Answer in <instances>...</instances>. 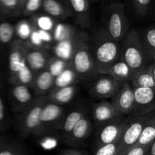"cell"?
Masks as SVG:
<instances>
[{
    "mask_svg": "<svg viewBox=\"0 0 155 155\" xmlns=\"http://www.w3.org/2000/svg\"><path fill=\"white\" fill-rule=\"evenodd\" d=\"M120 59L127 64L133 73H139L149 64L145 54L142 39L135 28H129L120 41Z\"/></svg>",
    "mask_w": 155,
    "mask_h": 155,
    "instance_id": "6da1fadb",
    "label": "cell"
},
{
    "mask_svg": "<svg viewBox=\"0 0 155 155\" xmlns=\"http://www.w3.org/2000/svg\"><path fill=\"white\" fill-rule=\"evenodd\" d=\"M120 42L112 40L104 31L99 34L93 56L95 68L98 74H106L110 67L120 59Z\"/></svg>",
    "mask_w": 155,
    "mask_h": 155,
    "instance_id": "7a4b0ae2",
    "label": "cell"
},
{
    "mask_svg": "<svg viewBox=\"0 0 155 155\" xmlns=\"http://www.w3.org/2000/svg\"><path fill=\"white\" fill-rule=\"evenodd\" d=\"M70 61L76 78L81 81L90 80L98 74L89 46L83 39L77 40L73 46Z\"/></svg>",
    "mask_w": 155,
    "mask_h": 155,
    "instance_id": "3957f363",
    "label": "cell"
},
{
    "mask_svg": "<svg viewBox=\"0 0 155 155\" xmlns=\"http://www.w3.org/2000/svg\"><path fill=\"white\" fill-rule=\"evenodd\" d=\"M104 32L112 40L120 42L130 28L124 5L113 3L104 12Z\"/></svg>",
    "mask_w": 155,
    "mask_h": 155,
    "instance_id": "277c9868",
    "label": "cell"
},
{
    "mask_svg": "<svg viewBox=\"0 0 155 155\" xmlns=\"http://www.w3.org/2000/svg\"><path fill=\"white\" fill-rule=\"evenodd\" d=\"M47 100L46 96L36 97L30 106L18 113L17 126L21 136L27 138L36 135L39 126L41 111Z\"/></svg>",
    "mask_w": 155,
    "mask_h": 155,
    "instance_id": "5b68a950",
    "label": "cell"
},
{
    "mask_svg": "<svg viewBox=\"0 0 155 155\" xmlns=\"http://www.w3.org/2000/svg\"><path fill=\"white\" fill-rule=\"evenodd\" d=\"M154 111L138 116H129L128 122L121 136L118 146L117 155H124L127 150L136 145L142 129Z\"/></svg>",
    "mask_w": 155,
    "mask_h": 155,
    "instance_id": "8992f818",
    "label": "cell"
},
{
    "mask_svg": "<svg viewBox=\"0 0 155 155\" xmlns=\"http://www.w3.org/2000/svg\"><path fill=\"white\" fill-rule=\"evenodd\" d=\"M129 117L123 115L97 126L95 137V147L120 141L124 132Z\"/></svg>",
    "mask_w": 155,
    "mask_h": 155,
    "instance_id": "52a82bcc",
    "label": "cell"
},
{
    "mask_svg": "<svg viewBox=\"0 0 155 155\" xmlns=\"http://www.w3.org/2000/svg\"><path fill=\"white\" fill-rule=\"evenodd\" d=\"M64 117L63 106L47 100L41 111L39 126L35 135H41L54 129L61 130Z\"/></svg>",
    "mask_w": 155,
    "mask_h": 155,
    "instance_id": "ba28073f",
    "label": "cell"
},
{
    "mask_svg": "<svg viewBox=\"0 0 155 155\" xmlns=\"http://www.w3.org/2000/svg\"><path fill=\"white\" fill-rule=\"evenodd\" d=\"M23 44L26 63L34 75L47 68L51 58L48 52L28 41L23 40Z\"/></svg>",
    "mask_w": 155,
    "mask_h": 155,
    "instance_id": "9c48e42d",
    "label": "cell"
},
{
    "mask_svg": "<svg viewBox=\"0 0 155 155\" xmlns=\"http://www.w3.org/2000/svg\"><path fill=\"white\" fill-rule=\"evenodd\" d=\"M123 84L124 83L107 74H101L91 85L89 93L92 97L97 99L113 98Z\"/></svg>",
    "mask_w": 155,
    "mask_h": 155,
    "instance_id": "30bf717a",
    "label": "cell"
},
{
    "mask_svg": "<svg viewBox=\"0 0 155 155\" xmlns=\"http://www.w3.org/2000/svg\"><path fill=\"white\" fill-rule=\"evenodd\" d=\"M9 97L13 110L17 114L20 113L32 104L36 99L31 88L24 84H11Z\"/></svg>",
    "mask_w": 155,
    "mask_h": 155,
    "instance_id": "8fae6325",
    "label": "cell"
},
{
    "mask_svg": "<svg viewBox=\"0 0 155 155\" xmlns=\"http://www.w3.org/2000/svg\"><path fill=\"white\" fill-rule=\"evenodd\" d=\"M134 109L130 116L145 115L154 111V88H134Z\"/></svg>",
    "mask_w": 155,
    "mask_h": 155,
    "instance_id": "7c38bea8",
    "label": "cell"
},
{
    "mask_svg": "<svg viewBox=\"0 0 155 155\" xmlns=\"http://www.w3.org/2000/svg\"><path fill=\"white\" fill-rule=\"evenodd\" d=\"M8 70L9 80L27 66L24 56V50L23 40H14L10 43V50L8 54Z\"/></svg>",
    "mask_w": 155,
    "mask_h": 155,
    "instance_id": "4fadbf2b",
    "label": "cell"
},
{
    "mask_svg": "<svg viewBox=\"0 0 155 155\" xmlns=\"http://www.w3.org/2000/svg\"><path fill=\"white\" fill-rule=\"evenodd\" d=\"M110 103L122 115H130L134 109V93L130 83H124Z\"/></svg>",
    "mask_w": 155,
    "mask_h": 155,
    "instance_id": "5bb4252c",
    "label": "cell"
},
{
    "mask_svg": "<svg viewBox=\"0 0 155 155\" xmlns=\"http://www.w3.org/2000/svg\"><path fill=\"white\" fill-rule=\"evenodd\" d=\"M92 125L90 118L86 115L83 116L73 128L72 131L64 143L71 147L81 146L90 135L92 132Z\"/></svg>",
    "mask_w": 155,
    "mask_h": 155,
    "instance_id": "9a60e30c",
    "label": "cell"
},
{
    "mask_svg": "<svg viewBox=\"0 0 155 155\" xmlns=\"http://www.w3.org/2000/svg\"><path fill=\"white\" fill-rule=\"evenodd\" d=\"M92 118L96 123V126L124 115L117 110L110 102L105 100L95 103L92 106Z\"/></svg>",
    "mask_w": 155,
    "mask_h": 155,
    "instance_id": "2e32d148",
    "label": "cell"
},
{
    "mask_svg": "<svg viewBox=\"0 0 155 155\" xmlns=\"http://www.w3.org/2000/svg\"><path fill=\"white\" fill-rule=\"evenodd\" d=\"M54 80L55 78L48 68L35 74L31 87L35 96H46L54 88Z\"/></svg>",
    "mask_w": 155,
    "mask_h": 155,
    "instance_id": "e0dca14e",
    "label": "cell"
},
{
    "mask_svg": "<svg viewBox=\"0 0 155 155\" xmlns=\"http://www.w3.org/2000/svg\"><path fill=\"white\" fill-rule=\"evenodd\" d=\"M89 2V0H67L68 7L81 27H86L90 24Z\"/></svg>",
    "mask_w": 155,
    "mask_h": 155,
    "instance_id": "ac0fdd59",
    "label": "cell"
},
{
    "mask_svg": "<svg viewBox=\"0 0 155 155\" xmlns=\"http://www.w3.org/2000/svg\"><path fill=\"white\" fill-rule=\"evenodd\" d=\"M130 84L134 88H155V64L149 63L144 69L135 74Z\"/></svg>",
    "mask_w": 155,
    "mask_h": 155,
    "instance_id": "d6986e66",
    "label": "cell"
},
{
    "mask_svg": "<svg viewBox=\"0 0 155 155\" xmlns=\"http://www.w3.org/2000/svg\"><path fill=\"white\" fill-rule=\"evenodd\" d=\"M77 91L75 84H69L67 86L53 88L47 94V100L51 103L62 106L70 103L74 98Z\"/></svg>",
    "mask_w": 155,
    "mask_h": 155,
    "instance_id": "ffe728a7",
    "label": "cell"
},
{
    "mask_svg": "<svg viewBox=\"0 0 155 155\" xmlns=\"http://www.w3.org/2000/svg\"><path fill=\"white\" fill-rule=\"evenodd\" d=\"M42 9L51 18L65 19L73 16L68 6H65L59 0H43Z\"/></svg>",
    "mask_w": 155,
    "mask_h": 155,
    "instance_id": "44dd1931",
    "label": "cell"
},
{
    "mask_svg": "<svg viewBox=\"0 0 155 155\" xmlns=\"http://www.w3.org/2000/svg\"><path fill=\"white\" fill-rule=\"evenodd\" d=\"M86 115V111L85 108L78 107L73 109L68 115H65L61 128V138L63 142L68 138L69 134L72 131L73 128L78 122L79 120L81 119Z\"/></svg>",
    "mask_w": 155,
    "mask_h": 155,
    "instance_id": "7402d4cb",
    "label": "cell"
},
{
    "mask_svg": "<svg viewBox=\"0 0 155 155\" xmlns=\"http://www.w3.org/2000/svg\"><path fill=\"white\" fill-rule=\"evenodd\" d=\"M106 74L122 83H130L133 77V73L125 62L121 59L117 61L110 68Z\"/></svg>",
    "mask_w": 155,
    "mask_h": 155,
    "instance_id": "603a6c76",
    "label": "cell"
},
{
    "mask_svg": "<svg viewBox=\"0 0 155 155\" xmlns=\"http://www.w3.org/2000/svg\"><path fill=\"white\" fill-rule=\"evenodd\" d=\"M145 54L149 63L154 62L155 59V28L148 27L144 35H140Z\"/></svg>",
    "mask_w": 155,
    "mask_h": 155,
    "instance_id": "cb8c5ba5",
    "label": "cell"
},
{
    "mask_svg": "<svg viewBox=\"0 0 155 155\" xmlns=\"http://www.w3.org/2000/svg\"><path fill=\"white\" fill-rule=\"evenodd\" d=\"M155 141V113L153 114L142 129L136 145L149 146Z\"/></svg>",
    "mask_w": 155,
    "mask_h": 155,
    "instance_id": "d4e9b609",
    "label": "cell"
},
{
    "mask_svg": "<svg viewBox=\"0 0 155 155\" xmlns=\"http://www.w3.org/2000/svg\"><path fill=\"white\" fill-rule=\"evenodd\" d=\"M0 155H28L26 149L15 141L0 138Z\"/></svg>",
    "mask_w": 155,
    "mask_h": 155,
    "instance_id": "484cf974",
    "label": "cell"
},
{
    "mask_svg": "<svg viewBox=\"0 0 155 155\" xmlns=\"http://www.w3.org/2000/svg\"><path fill=\"white\" fill-rule=\"evenodd\" d=\"M22 9L21 0H0V10L9 16H19L22 13Z\"/></svg>",
    "mask_w": 155,
    "mask_h": 155,
    "instance_id": "4316f807",
    "label": "cell"
},
{
    "mask_svg": "<svg viewBox=\"0 0 155 155\" xmlns=\"http://www.w3.org/2000/svg\"><path fill=\"white\" fill-rule=\"evenodd\" d=\"M71 65V61L67 60L65 59L58 57L57 56H51L49 62L48 64V68L50 72L54 76V78L61 74L63 71H64L67 68Z\"/></svg>",
    "mask_w": 155,
    "mask_h": 155,
    "instance_id": "83f0119b",
    "label": "cell"
},
{
    "mask_svg": "<svg viewBox=\"0 0 155 155\" xmlns=\"http://www.w3.org/2000/svg\"><path fill=\"white\" fill-rule=\"evenodd\" d=\"M15 28L13 24L8 21L0 23V43L10 44L15 40Z\"/></svg>",
    "mask_w": 155,
    "mask_h": 155,
    "instance_id": "f1b7e54d",
    "label": "cell"
},
{
    "mask_svg": "<svg viewBox=\"0 0 155 155\" xmlns=\"http://www.w3.org/2000/svg\"><path fill=\"white\" fill-rule=\"evenodd\" d=\"M75 78H76L75 74H74L71 65L68 68H67L64 71H62L59 75H58L55 78L54 88H59V87L73 84H74V81Z\"/></svg>",
    "mask_w": 155,
    "mask_h": 155,
    "instance_id": "f546056e",
    "label": "cell"
},
{
    "mask_svg": "<svg viewBox=\"0 0 155 155\" xmlns=\"http://www.w3.org/2000/svg\"><path fill=\"white\" fill-rule=\"evenodd\" d=\"M42 1L43 0H26L23 5L21 15L24 16H33L42 9Z\"/></svg>",
    "mask_w": 155,
    "mask_h": 155,
    "instance_id": "4dcf8cb0",
    "label": "cell"
},
{
    "mask_svg": "<svg viewBox=\"0 0 155 155\" xmlns=\"http://www.w3.org/2000/svg\"><path fill=\"white\" fill-rule=\"evenodd\" d=\"M119 141L104 144L96 147L93 155H117Z\"/></svg>",
    "mask_w": 155,
    "mask_h": 155,
    "instance_id": "1f68e13d",
    "label": "cell"
},
{
    "mask_svg": "<svg viewBox=\"0 0 155 155\" xmlns=\"http://www.w3.org/2000/svg\"><path fill=\"white\" fill-rule=\"evenodd\" d=\"M135 10L139 15H145L152 5V0H131Z\"/></svg>",
    "mask_w": 155,
    "mask_h": 155,
    "instance_id": "d6a6232c",
    "label": "cell"
},
{
    "mask_svg": "<svg viewBox=\"0 0 155 155\" xmlns=\"http://www.w3.org/2000/svg\"><path fill=\"white\" fill-rule=\"evenodd\" d=\"M10 121L6 110L5 103L2 97L0 96V129L2 130H5L9 127Z\"/></svg>",
    "mask_w": 155,
    "mask_h": 155,
    "instance_id": "836d02e7",
    "label": "cell"
},
{
    "mask_svg": "<svg viewBox=\"0 0 155 155\" xmlns=\"http://www.w3.org/2000/svg\"><path fill=\"white\" fill-rule=\"evenodd\" d=\"M149 146L135 145L134 147H133L130 150H127L124 155H144Z\"/></svg>",
    "mask_w": 155,
    "mask_h": 155,
    "instance_id": "e575fe53",
    "label": "cell"
},
{
    "mask_svg": "<svg viewBox=\"0 0 155 155\" xmlns=\"http://www.w3.org/2000/svg\"><path fill=\"white\" fill-rule=\"evenodd\" d=\"M59 155H88L87 152L83 150L77 149H68L61 152Z\"/></svg>",
    "mask_w": 155,
    "mask_h": 155,
    "instance_id": "d590c367",
    "label": "cell"
},
{
    "mask_svg": "<svg viewBox=\"0 0 155 155\" xmlns=\"http://www.w3.org/2000/svg\"><path fill=\"white\" fill-rule=\"evenodd\" d=\"M144 155H155V141L150 144Z\"/></svg>",
    "mask_w": 155,
    "mask_h": 155,
    "instance_id": "8d00e7d4",
    "label": "cell"
},
{
    "mask_svg": "<svg viewBox=\"0 0 155 155\" xmlns=\"http://www.w3.org/2000/svg\"><path fill=\"white\" fill-rule=\"evenodd\" d=\"M25 1H26V0H21V2H22L23 5H24V2H25Z\"/></svg>",
    "mask_w": 155,
    "mask_h": 155,
    "instance_id": "74e56055",
    "label": "cell"
},
{
    "mask_svg": "<svg viewBox=\"0 0 155 155\" xmlns=\"http://www.w3.org/2000/svg\"><path fill=\"white\" fill-rule=\"evenodd\" d=\"M95 1H98V0H89V2H95Z\"/></svg>",
    "mask_w": 155,
    "mask_h": 155,
    "instance_id": "f35d334b",
    "label": "cell"
}]
</instances>
